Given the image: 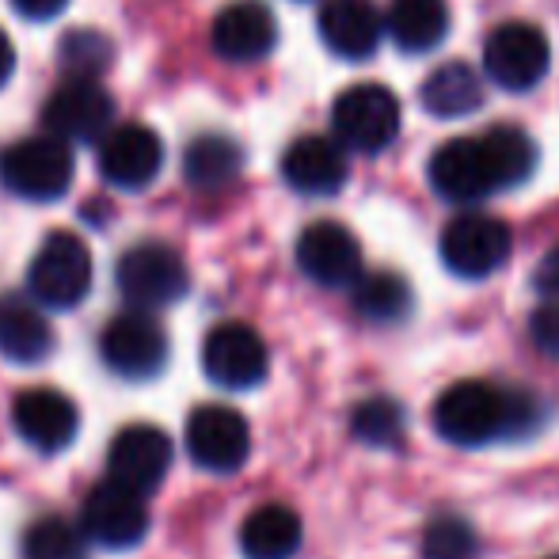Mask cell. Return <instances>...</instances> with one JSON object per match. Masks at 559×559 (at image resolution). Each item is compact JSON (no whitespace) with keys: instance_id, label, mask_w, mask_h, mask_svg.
<instances>
[{"instance_id":"obj_1","label":"cell","mask_w":559,"mask_h":559,"mask_svg":"<svg viewBox=\"0 0 559 559\" xmlns=\"http://www.w3.org/2000/svg\"><path fill=\"white\" fill-rule=\"evenodd\" d=\"M537 168V145L518 126H491L476 138H453L430 156V187L456 206H476L525 183Z\"/></svg>"},{"instance_id":"obj_2","label":"cell","mask_w":559,"mask_h":559,"mask_svg":"<svg viewBox=\"0 0 559 559\" xmlns=\"http://www.w3.org/2000/svg\"><path fill=\"white\" fill-rule=\"evenodd\" d=\"M537 400L530 392L499 389L487 381H456L438 396L435 430L453 445H487L533 430Z\"/></svg>"},{"instance_id":"obj_3","label":"cell","mask_w":559,"mask_h":559,"mask_svg":"<svg viewBox=\"0 0 559 559\" xmlns=\"http://www.w3.org/2000/svg\"><path fill=\"white\" fill-rule=\"evenodd\" d=\"M115 286L133 312L153 317V312L176 305L191 289V274H187V263L176 248L148 240L122 251V259L115 266Z\"/></svg>"},{"instance_id":"obj_4","label":"cell","mask_w":559,"mask_h":559,"mask_svg":"<svg viewBox=\"0 0 559 559\" xmlns=\"http://www.w3.org/2000/svg\"><path fill=\"white\" fill-rule=\"evenodd\" d=\"M27 289L38 309H76L92 289V251L76 233H50L27 266Z\"/></svg>"},{"instance_id":"obj_5","label":"cell","mask_w":559,"mask_h":559,"mask_svg":"<svg viewBox=\"0 0 559 559\" xmlns=\"http://www.w3.org/2000/svg\"><path fill=\"white\" fill-rule=\"evenodd\" d=\"M400 99L392 88L384 84H354L343 96L335 99L332 107V130H335V145L354 148V153H384L392 141L400 138Z\"/></svg>"},{"instance_id":"obj_6","label":"cell","mask_w":559,"mask_h":559,"mask_svg":"<svg viewBox=\"0 0 559 559\" xmlns=\"http://www.w3.org/2000/svg\"><path fill=\"white\" fill-rule=\"evenodd\" d=\"M548 66H552V43L537 23H499L484 43V73L507 92L537 88L548 76Z\"/></svg>"},{"instance_id":"obj_7","label":"cell","mask_w":559,"mask_h":559,"mask_svg":"<svg viewBox=\"0 0 559 559\" xmlns=\"http://www.w3.org/2000/svg\"><path fill=\"white\" fill-rule=\"evenodd\" d=\"M0 183L27 202H53L73 187V153L53 138H23L0 153Z\"/></svg>"},{"instance_id":"obj_8","label":"cell","mask_w":559,"mask_h":559,"mask_svg":"<svg viewBox=\"0 0 559 559\" xmlns=\"http://www.w3.org/2000/svg\"><path fill=\"white\" fill-rule=\"evenodd\" d=\"M510 248H514L510 225L491 214H479V210L453 217L442 228V240H438L442 263L456 278H472V282L499 271L510 259Z\"/></svg>"},{"instance_id":"obj_9","label":"cell","mask_w":559,"mask_h":559,"mask_svg":"<svg viewBox=\"0 0 559 559\" xmlns=\"http://www.w3.org/2000/svg\"><path fill=\"white\" fill-rule=\"evenodd\" d=\"M99 358L126 381H148L168 366V332L148 312H118L99 335Z\"/></svg>"},{"instance_id":"obj_10","label":"cell","mask_w":559,"mask_h":559,"mask_svg":"<svg viewBox=\"0 0 559 559\" xmlns=\"http://www.w3.org/2000/svg\"><path fill=\"white\" fill-rule=\"evenodd\" d=\"M148 502L145 495L126 491V487L111 484H96L88 491L81 507V533L88 545L111 548V552H126V548H138L148 537Z\"/></svg>"},{"instance_id":"obj_11","label":"cell","mask_w":559,"mask_h":559,"mask_svg":"<svg viewBox=\"0 0 559 559\" xmlns=\"http://www.w3.org/2000/svg\"><path fill=\"white\" fill-rule=\"evenodd\" d=\"M171 438L164 435L153 423H133V427H122L111 438V449H107V479L126 491L148 495L168 479L171 468Z\"/></svg>"},{"instance_id":"obj_12","label":"cell","mask_w":559,"mask_h":559,"mask_svg":"<svg viewBox=\"0 0 559 559\" xmlns=\"http://www.w3.org/2000/svg\"><path fill=\"white\" fill-rule=\"evenodd\" d=\"M202 369L214 384H222L228 392L255 389L266 381L271 369V350H266L263 335L248 324H217L202 343Z\"/></svg>"},{"instance_id":"obj_13","label":"cell","mask_w":559,"mask_h":559,"mask_svg":"<svg viewBox=\"0 0 559 559\" xmlns=\"http://www.w3.org/2000/svg\"><path fill=\"white\" fill-rule=\"evenodd\" d=\"M115 122V99L99 81H73L69 76L43 107V126L50 130L53 141L73 145V141H99L107 138Z\"/></svg>"},{"instance_id":"obj_14","label":"cell","mask_w":559,"mask_h":559,"mask_svg":"<svg viewBox=\"0 0 559 559\" xmlns=\"http://www.w3.org/2000/svg\"><path fill=\"white\" fill-rule=\"evenodd\" d=\"M187 453L206 472H236L251 453V427L236 407L202 404L187 419Z\"/></svg>"},{"instance_id":"obj_15","label":"cell","mask_w":559,"mask_h":559,"mask_svg":"<svg viewBox=\"0 0 559 559\" xmlns=\"http://www.w3.org/2000/svg\"><path fill=\"white\" fill-rule=\"evenodd\" d=\"M12 427L31 449L38 453H61L76 442L81 430V412L76 404L58 389H23L12 404Z\"/></svg>"},{"instance_id":"obj_16","label":"cell","mask_w":559,"mask_h":559,"mask_svg":"<svg viewBox=\"0 0 559 559\" xmlns=\"http://www.w3.org/2000/svg\"><path fill=\"white\" fill-rule=\"evenodd\" d=\"M297 266L317 286L343 289L361 278V248L338 222H317L297 236Z\"/></svg>"},{"instance_id":"obj_17","label":"cell","mask_w":559,"mask_h":559,"mask_svg":"<svg viewBox=\"0 0 559 559\" xmlns=\"http://www.w3.org/2000/svg\"><path fill=\"white\" fill-rule=\"evenodd\" d=\"M164 164V141L148 126L126 122L111 126L107 138L99 141V171L111 187L122 191H141L160 176Z\"/></svg>"},{"instance_id":"obj_18","label":"cell","mask_w":559,"mask_h":559,"mask_svg":"<svg viewBox=\"0 0 559 559\" xmlns=\"http://www.w3.org/2000/svg\"><path fill=\"white\" fill-rule=\"evenodd\" d=\"M317 23L328 50L346 61H366L384 38V15L373 0H324Z\"/></svg>"},{"instance_id":"obj_19","label":"cell","mask_w":559,"mask_h":559,"mask_svg":"<svg viewBox=\"0 0 559 559\" xmlns=\"http://www.w3.org/2000/svg\"><path fill=\"white\" fill-rule=\"evenodd\" d=\"M210 38L225 61H259L278 43V23L271 8L259 0H236L225 12H217Z\"/></svg>"},{"instance_id":"obj_20","label":"cell","mask_w":559,"mask_h":559,"mask_svg":"<svg viewBox=\"0 0 559 559\" xmlns=\"http://www.w3.org/2000/svg\"><path fill=\"white\" fill-rule=\"evenodd\" d=\"M282 176L297 194L328 199L346 183V153L332 138H297L282 156Z\"/></svg>"},{"instance_id":"obj_21","label":"cell","mask_w":559,"mask_h":559,"mask_svg":"<svg viewBox=\"0 0 559 559\" xmlns=\"http://www.w3.org/2000/svg\"><path fill=\"white\" fill-rule=\"evenodd\" d=\"M53 350V328L46 312L31 297L4 294L0 297V354L20 366L46 361Z\"/></svg>"},{"instance_id":"obj_22","label":"cell","mask_w":559,"mask_h":559,"mask_svg":"<svg viewBox=\"0 0 559 559\" xmlns=\"http://www.w3.org/2000/svg\"><path fill=\"white\" fill-rule=\"evenodd\" d=\"M419 104L430 118H468L484 107V76L464 61H445L423 81Z\"/></svg>"},{"instance_id":"obj_23","label":"cell","mask_w":559,"mask_h":559,"mask_svg":"<svg viewBox=\"0 0 559 559\" xmlns=\"http://www.w3.org/2000/svg\"><path fill=\"white\" fill-rule=\"evenodd\" d=\"M301 548V518L282 502L255 507L240 525L243 559H294Z\"/></svg>"},{"instance_id":"obj_24","label":"cell","mask_w":559,"mask_h":559,"mask_svg":"<svg viewBox=\"0 0 559 559\" xmlns=\"http://www.w3.org/2000/svg\"><path fill=\"white\" fill-rule=\"evenodd\" d=\"M384 31L404 53H430L449 35V8L445 0H392Z\"/></svg>"},{"instance_id":"obj_25","label":"cell","mask_w":559,"mask_h":559,"mask_svg":"<svg viewBox=\"0 0 559 559\" xmlns=\"http://www.w3.org/2000/svg\"><path fill=\"white\" fill-rule=\"evenodd\" d=\"M243 168V148L225 133H202L187 145L183 176L199 191H222Z\"/></svg>"},{"instance_id":"obj_26","label":"cell","mask_w":559,"mask_h":559,"mask_svg":"<svg viewBox=\"0 0 559 559\" xmlns=\"http://www.w3.org/2000/svg\"><path fill=\"white\" fill-rule=\"evenodd\" d=\"M354 309L373 324H396L412 312V286L392 271L361 274L354 282Z\"/></svg>"},{"instance_id":"obj_27","label":"cell","mask_w":559,"mask_h":559,"mask_svg":"<svg viewBox=\"0 0 559 559\" xmlns=\"http://www.w3.org/2000/svg\"><path fill=\"white\" fill-rule=\"evenodd\" d=\"M20 552L23 559H88V540H84L81 525L50 514L27 525Z\"/></svg>"},{"instance_id":"obj_28","label":"cell","mask_w":559,"mask_h":559,"mask_svg":"<svg viewBox=\"0 0 559 559\" xmlns=\"http://www.w3.org/2000/svg\"><path fill=\"white\" fill-rule=\"evenodd\" d=\"M350 430L358 442L389 449L404 442V412L392 400H366L358 404V412L350 415Z\"/></svg>"},{"instance_id":"obj_29","label":"cell","mask_w":559,"mask_h":559,"mask_svg":"<svg viewBox=\"0 0 559 559\" xmlns=\"http://www.w3.org/2000/svg\"><path fill=\"white\" fill-rule=\"evenodd\" d=\"M111 53L115 46L99 31H73L61 38V66L73 73V81H99V73L111 66Z\"/></svg>"},{"instance_id":"obj_30","label":"cell","mask_w":559,"mask_h":559,"mask_svg":"<svg viewBox=\"0 0 559 559\" xmlns=\"http://www.w3.org/2000/svg\"><path fill=\"white\" fill-rule=\"evenodd\" d=\"M479 537L464 518H438L423 533V559H476Z\"/></svg>"},{"instance_id":"obj_31","label":"cell","mask_w":559,"mask_h":559,"mask_svg":"<svg viewBox=\"0 0 559 559\" xmlns=\"http://www.w3.org/2000/svg\"><path fill=\"white\" fill-rule=\"evenodd\" d=\"M530 335L537 343V350H545L548 358H559V301H548L533 312Z\"/></svg>"},{"instance_id":"obj_32","label":"cell","mask_w":559,"mask_h":559,"mask_svg":"<svg viewBox=\"0 0 559 559\" xmlns=\"http://www.w3.org/2000/svg\"><path fill=\"white\" fill-rule=\"evenodd\" d=\"M533 286H537V294L559 301V248H552L545 259H540L537 274H533Z\"/></svg>"},{"instance_id":"obj_33","label":"cell","mask_w":559,"mask_h":559,"mask_svg":"<svg viewBox=\"0 0 559 559\" xmlns=\"http://www.w3.org/2000/svg\"><path fill=\"white\" fill-rule=\"evenodd\" d=\"M69 0H12V8L27 20H53V15L66 12Z\"/></svg>"},{"instance_id":"obj_34","label":"cell","mask_w":559,"mask_h":559,"mask_svg":"<svg viewBox=\"0 0 559 559\" xmlns=\"http://www.w3.org/2000/svg\"><path fill=\"white\" fill-rule=\"evenodd\" d=\"M15 73V50H12V38L0 31V84H8V76Z\"/></svg>"},{"instance_id":"obj_35","label":"cell","mask_w":559,"mask_h":559,"mask_svg":"<svg viewBox=\"0 0 559 559\" xmlns=\"http://www.w3.org/2000/svg\"><path fill=\"white\" fill-rule=\"evenodd\" d=\"M556 559H559V556H556Z\"/></svg>"}]
</instances>
